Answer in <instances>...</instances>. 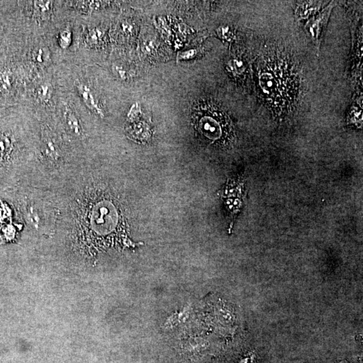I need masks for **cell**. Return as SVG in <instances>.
<instances>
[{
    "label": "cell",
    "instance_id": "cell-1",
    "mask_svg": "<svg viewBox=\"0 0 363 363\" xmlns=\"http://www.w3.org/2000/svg\"><path fill=\"white\" fill-rule=\"evenodd\" d=\"M262 55L258 69L259 93L274 114H289L296 109L302 88L298 64L288 54L272 49Z\"/></svg>",
    "mask_w": 363,
    "mask_h": 363
},
{
    "label": "cell",
    "instance_id": "cell-2",
    "mask_svg": "<svg viewBox=\"0 0 363 363\" xmlns=\"http://www.w3.org/2000/svg\"><path fill=\"white\" fill-rule=\"evenodd\" d=\"M194 125L198 133L213 144L228 145L233 141V126L228 115L213 104L196 107L193 113Z\"/></svg>",
    "mask_w": 363,
    "mask_h": 363
},
{
    "label": "cell",
    "instance_id": "cell-3",
    "mask_svg": "<svg viewBox=\"0 0 363 363\" xmlns=\"http://www.w3.org/2000/svg\"><path fill=\"white\" fill-rule=\"evenodd\" d=\"M332 9V5H330L320 14L311 18V20H309L306 24L305 30L307 35L309 36L318 49L321 40L322 39L323 33L328 24Z\"/></svg>",
    "mask_w": 363,
    "mask_h": 363
},
{
    "label": "cell",
    "instance_id": "cell-4",
    "mask_svg": "<svg viewBox=\"0 0 363 363\" xmlns=\"http://www.w3.org/2000/svg\"><path fill=\"white\" fill-rule=\"evenodd\" d=\"M76 88L79 95L82 98L85 105L88 107V109H90L91 111H93L94 113L99 115V116L103 117V110L100 107L97 98L94 95L92 88L88 85L83 84V83L77 84Z\"/></svg>",
    "mask_w": 363,
    "mask_h": 363
},
{
    "label": "cell",
    "instance_id": "cell-5",
    "mask_svg": "<svg viewBox=\"0 0 363 363\" xmlns=\"http://www.w3.org/2000/svg\"><path fill=\"white\" fill-rule=\"evenodd\" d=\"M320 6L321 3L319 1H302L301 3H298L296 9L297 18L300 20L307 19L317 12Z\"/></svg>",
    "mask_w": 363,
    "mask_h": 363
},
{
    "label": "cell",
    "instance_id": "cell-6",
    "mask_svg": "<svg viewBox=\"0 0 363 363\" xmlns=\"http://www.w3.org/2000/svg\"><path fill=\"white\" fill-rule=\"evenodd\" d=\"M64 118H65L66 124H67L68 128L75 135H82L83 128L80 122H79V119L69 108H66L65 113H64Z\"/></svg>",
    "mask_w": 363,
    "mask_h": 363
},
{
    "label": "cell",
    "instance_id": "cell-7",
    "mask_svg": "<svg viewBox=\"0 0 363 363\" xmlns=\"http://www.w3.org/2000/svg\"><path fill=\"white\" fill-rule=\"evenodd\" d=\"M227 68L234 76L242 77L243 73H247V62L245 59L237 58L229 60Z\"/></svg>",
    "mask_w": 363,
    "mask_h": 363
},
{
    "label": "cell",
    "instance_id": "cell-8",
    "mask_svg": "<svg viewBox=\"0 0 363 363\" xmlns=\"http://www.w3.org/2000/svg\"><path fill=\"white\" fill-rule=\"evenodd\" d=\"M37 96L38 99L41 103H48L52 97L53 87L49 83H44L40 85L37 89Z\"/></svg>",
    "mask_w": 363,
    "mask_h": 363
},
{
    "label": "cell",
    "instance_id": "cell-9",
    "mask_svg": "<svg viewBox=\"0 0 363 363\" xmlns=\"http://www.w3.org/2000/svg\"><path fill=\"white\" fill-rule=\"evenodd\" d=\"M52 5V1H36L34 3L36 12L41 15L47 14L50 12Z\"/></svg>",
    "mask_w": 363,
    "mask_h": 363
},
{
    "label": "cell",
    "instance_id": "cell-10",
    "mask_svg": "<svg viewBox=\"0 0 363 363\" xmlns=\"http://www.w3.org/2000/svg\"><path fill=\"white\" fill-rule=\"evenodd\" d=\"M59 43L63 49L67 48L71 42V33L69 30H65L60 32L58 37Z\"/></svg>",
    "mask_w": 363,
    "mask_h": 363
},
{
    "label": "cell",
    "instance_id": "cell-11",
    "mask_svg": "<svg viewBox=\"0 0 363 363\" xmlns=\"http://www.w3.org/2000/svg\"><path fill=\"white\" fill-rule=\"evenodd\" d=\"M217 34L221 39L228 41V42H231L234 38V32L231 30V28L228 26L219 28L217 30Z\"/></svg>",
    "mask_w": 363,
    "mask_h": 363
},
{
    "label": "cell",
    "instance_id": "cell-12",
    "mask_svg": "<svg viewBox=\"0 0 363 363\" xmlns=\"http://www.w3.org/2000/svg\"><path fill=\"white\" fill-rule=\"evenodd\" d=\"M45 150L47 156L52 158H56L58 157V149L54 145L52 139H47L45 141Z\"/></svg>",
    "mask_w": 363,
    "mask_h": 363
},
{
    "label": "cell",
    "instance_id": "cell-13",
    "mask_svg": "<svg viewBox=\"0 0 363 363\" xmlns=\"http://www.w3.org/2000/svg\"><path fill=\"white\" fill-rule=\"evenodd\" d=\"M28 217L30 223L33 224L34 226H37L39 224L41 217H40L39 212L35 209H34V207H30L28 209Z\"/></svg>",
    "mask_w": 363,
    "mask_h": 363
},
{
    "label": "cell",
    "instance_id": "cell-14",
    "mask_svg": "<svg viewBox=\"0 0 363 363\" xmlns=\"http://www.w3.org/2000/svg\"><path fill=\"white\" fill-rule=\"evenodd\" d=\"M9 148V141L4 135H0V158L6 154Z\"/></svg>",
    "mask_w": 363,
    "mask_h": 363
},
{
    "label": "cell",
    "instance_id": "cell-15",
    "mask_svg": "<svg viewBox=\"0 0 363 363\" xmlns=\"http://www.w3.org/2000/svg\"><path fill=\"white\" fill-rule=\"evenodd\" d=\"M47 52L44 49H39L34 52V60L39 63H44V61L47 60Z\"/></svg>",
    "mask_w": 363,
    "mask_h": 363
},
{
    "label": "cell",
    "instance_id": "cell-16",
    "mask_svg": "<svg viewBox=\"0 0 363 363\" xmlns=\"http://www.w3.org/2000/svg\"><path fill=\"white\" fill-rule=\"evenodd\" d=\"M115 72H117V75L122 79H126L127 77V73L125 70L122 68V66H114Z\"/></svg>",
    "mask_w": 363,
    "mask_h": 363
},
{
    "label": "cell",
    "instance_id": "cell-17",
    "mask_svg": "<svg viewBox=\"0 0 363 363\" xmlns=\"http://www.w3.org/2000/svg\"><path fill=\"white\" fill-rule=\"evenodd\" d=\"M196 54H197V50H192L189 51V52L182 53L179 56V58L181 60H188V59L194 58Z\"/></svg>",
    "mask_w": 363,
    "mask_h": 363
}]
</instances>
